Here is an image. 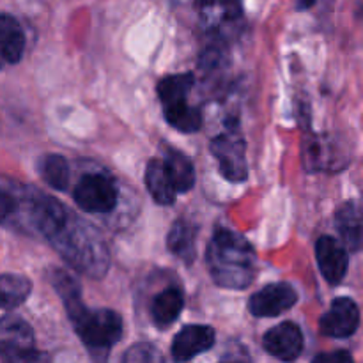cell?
<instances>
[{
	"instance_id": "obj_1",
	"label": "cell",
	"mask_w": 363,
	"mask_h": 363,
	"mask_svg": "<svg viewBox=\"0 0 363 363\" xmlns=\"http://www.w3.org/2000/svg\"><path fill=\"white\" fill-rule=\"evenodd\" d=\"M57 294L62 300L74 332L82 342L92 351H106L119 342L123 335V319L108 308L89 311L82 301V289L69 275H60L53 282Z\"/></svg>"
},
{
	"instance_id": "obj_2",
	"label": "cell",
	"mask_w": 363,
	"mask_h": 363,
	"mask_svg": "<svg viewBox=\"0 0 363 363\" xmlns=\"http://www.w3.org/2000/svg\"><path fill=\"white\" fill-rule=\"evenodd\" d=\"M50 243H53L71 268L91 279H101L108 272V247L99 230L71 213L64 225L50 238Z\"/></svg>"
},
{
	"instance_id": "obj_3",
	"label": "cell",
	"mask_w": 363,
	"mask_h": 363,
	"mask_svg": "<svg viewBox=\"0 0 363 363\" xmlns=\"http://www.w3.org/2000/svg\"><path fill=\"white\" fill-rule=\"evenodd\" d=\"M211 279L223 289H245L255 277V254L247 240L234 230L218 229L206 250Z\"/></svg>"
},
{
	"instance_id": "obj_4",
	"label": "cell",
	"mask_w": 363,
	"mask_h": 363,
	"mask_svg": "<svg viewBox=\"0 0 363 363\" xmlns=\"http://www.w3.org/2000/svg\"><path fill=\"white\" fill-rule=\"evenodd\" d=\"M194 74L181 73L165 77L158 84V96L163 105V116L167 123L183 133H194L201 128L202 116L195 106L188 103L194 89Z\"/></svg>"
},
{
	"instance_id": "obj_5",
	"label": "cell",
	"mask_w": 363,
	"mask_h": 363,
	"mask_svg": "<svg viewBox=\"0 0 363 363\" xmlns=\"http://www.w3.org/2000/svg\"><path fill=\"white\" fill-rule=\"evenodd\" d=\"M0 358L4 363H50L48 354L35 350L30 325L18 315L0 319Z\"/></svg>"
},
{
	"instance_id": "obj_6",
	"label": "cell",
	"mask_w": 363,
	"mask_h": 363,
	"mask_svg": "<svg viewBox=\"0 0 363 363\" xmlns=\"http://www.w3.org/2000/svg\"><path fill=\"white\" fill-rule=\"evenodd\" d=\"M211 152L220 165V172L233 183H241L248 177L247 144L243 135L234 126H227L223 133L211 140Z\"/></svg>"
},
{
	"instance_id": "obj_7",
	"label": "cell",
	"mask_w": 363,
	"mask_h": 363,
	"mask_svg": "<svg viewBox=\"0 0 363 363\" xmlns=\"http://www.w3.org/2000/svg\"><path fill=\"white\" fill-rule=\"evenodd\" d=\"M74 202L87 213H108L119 201L117 186L101 174H87L74 186Z\"/></svg>"
},
{
	"instance_id": "obj_8",
	"label": "cell",
	"mask_w": 363,
	"mask_h": 363,
	"mask_svg": "<svg viewBox=\"0 0 363 363\" xmlns=\"http://www.w3.org/2000/svg\"><path fill=\"white\" fill-rule=\"evenodd\" d=\"M25 197H27L25 199V211H27L28 222L38 233L50 240L64 225L69 213L57 199L48 197L39 190H30V194Z\"/></svg>"
},
{
	"instance_id": "obj_9",
	"label": "cell",
	"mask_w": 363,
	"mask_h": 363,
	"mask_svg": "<svg viewBox=\"0 0 363 363\" xmlns=\"http://www.w3.org/2000/svg\"><path fill=\"white\" fill-rule=\"evenodd\" d=\"M360 326V308L351 298H337L332 301L328 312L319 319L323 335L333 339H347Z\"/></svg>"
},
{
	"instance_id": "obj_10",
	"label": "cell",
	"mask_w": 363,
	"mask_h": 363,
	"mask_svg": "<svg viewBox=\"0 0 363 363\" xmlns=\"http://www.w3.org/2000/svg\"><path fill=\"white\" fill-rule=\"evenodd\" d=\"M298 301L296 291L286 282L269 284L257 291L248 301V311L255 318H275L293 308Z\"/></svg>"
},
{
	"instance_id": "obj_11",
	"label": "cell",
	"mask_w": 363,
	"mask_h": 363,
	"mask_svg": "<svg viewBox=\"0 0 363 363\" xmlns=\"http://www.w3.org/2000/svg\"><path fill=\"white\" fill-rule=\"evenodd\" d=\"M262 346L266 353L273 358H279L280 362H294L303 351V333L300 326L294 323H282L275 326L266 335L262 337Z\"/></svg>"
},
{
	"instance_id": "obj_12",
	"label": "cell",
	"mask_w": 363,
	"mask_h": 363,
	"mask_svg": "<svg viewBox=\"0 0 363 363\" xmlns=\"http://www.w3.org/2000/svg\"><path fill=\"white\" fill-rule=\"evenodd\" d=\"M303 162L308 170H340L347 163V155L339 151L333 138L318 135L305 138Z\"/></svg>"
},
{
	"instance_id": "obj_13",
	"label": "cell",
	"mask_w": 363,
	"mask_h": 363,
	"mask_svg": "<svg viewBox=\"0 0 363 363\" xmlns=\"http://www.w3.org/2000/svg\"><path fill=\"white\" fill-rule=\"evenodd\" d=\"M315 259L326 282L337 286L347 272V252L339 240L332 236L319 238L315 243Z\"/></svg>"
},
{
	"instance_id": "obj_14",
	"label": "cell",
	"mask_w": 363,
	"mask_h": 363,
	"mask_svg": "<svg viewBox=\"0 0 363 363\" xmlns=\"http://www.w3.org/2000/svg\"><path fill=\"white\" fill-rule=\"evenodd\" d=\"M215 344V330L209 326L191 325L181 330L172 342V358L176 363H186L191 358L209 351Z\"/></svg>"
},
{
	"instance_id": "obj_15",
	"label": "cell",
	"mask_w": 363,
	"mask_h": 363,
	"mask_svg": "<svg viewBox=\"0 0 363 363\" xmlns=\"http://www.w3.org/2000/svg\"><path fill=\"white\" fill-rule=\"evenodd\" d=\"M25 50V34L16 18L0 14V69L20 62Z\"/></svg>"
},
{
	"instance_id": "obj_16",
	"label": "cell",
	"mask_w": 363,
	"mask_h": 363,
	"mask_svg": "<svg viewBox=\"0 0 363 363\" xmlns=\"http://www.w3.org/2000/svg\"><path fill=\"white\" fill-rule=\"evenodd\" d=\"M167 174L174 184V190L177 194H186L195 184V169L191 160L181 151L172 147L165 149V158H163Z\"/></svg>"
},
{
	"instance_id": "obj_17",
	"label": "cell",
	"mask_w": 363,
	"mask_h": 363,
	"mask_svg": "<svg viewBox=\"0 0 363 363\" xmlns=\"http://www.w3.org/2000/svg\"><path fill=\"white\" fill-rule=\"evenodd\" d=\"M337 229L342 236L344 247L351 252L362 248V213L357 202H346L335 215Z\"/></svg>"
},
{
	"instance_id": "obj_18",
	"label": "cell",
	"mask_w": 363,
	"mask_h": 363,
	"mask_svg": "<svg viewBox=\"0 0 363 363\" xmlns=\"http://www.w3.org/2000/svg\"><path fill=\"white\" fill-rule=\"evenodd\" d=\"M184 307V298L177 287L162 291L151 303V318L158 328H167L179 318Z\"/></svg>"
},
{
	"instance_id": "obj_19",
	"label": "cell",
	"mask_w": 363,
	"mask_h": 363,
	"mask_svg": "<svg viewBox=\"0 0 363 363\" xmlns=\"http://www.w3.org/2000/svg\"><path fill=\"white\" fill-rule=\"evenodd\" d=\"M145 186L149 194L158 204L170 206L176 201L177 191L174 190V184L167 174L163 160H151L145 169Z\"/></svg>"
},
{
	"instance_id": "obj_20",
	"label": "cell",
	"mask_w": 363,
	"mask_h": 363,
	"mask_svg": "<svg viewBox=\"0 0 363 363\" xmlns=\"http://www.w3.org/2000/svg\"><path fill=\"white\" fill-rule=\"evenodd\" d=\"M169 250L176 257L190 264L195 259V229L186 220H177L169 233Z\"/></svg>"
},
{
	"instance_id": "obj_21",
	"label": "cell",
	"mask_w": 363,
	"mask_h": 363,
	"mask_svg": "<svg viewBox=\"0 0 363 363\" xmlns=\"http://www.w3.org/2000/svg\"><path fill=\"white\" fill-rule=\"evenodd\" d=\"M32 291L30 280L21 275H2L0 277V308H16L23 303Z\"/></svg>"
},
{
	"instance_id": "obj_22",
	"label": "cell",
	"mask_w": 363,
	"mask_h": 363,
	"mask_svg": "<svg viewBox=\"0 0 363 363\" xmlns=\"http://www.w3.org/2000/svg\"><path fill=\"white\" fill-rule=\"evenodd\" d=\"M39 172L43 179L55 190L64 191L69 183V167H67L66 158L60 155H48L39 163Z\"/></svg>"
},
{
	"instance_id": "obj_23",
	"label": "cell",
	"mask_w": 363,
	"mask_h": 363,
	"mask_svg": "<svg viewBox=\"0 0 363 363\" xmlns=\"http://www.w3.org/2000/svg\"><path fill=\"white\" fill-rule=\"evenodd\" d=\"M201 11L208 20L216 18L223 23H234V21H240L241 16H243L241 0H209Z\"/></svg>"
},
{
	"instance_id": "obj_24",
	"label": "cell",
	"mask_w": 363,
	"mask_h": 363,
	"mask_svg": "<svg viewBox=\"0 0 363 363\" xmlns=\"http://www.w3.org/2000/svg\"><path fill=\"white\" fill-rule=\"evenodd\" d=\"M123 363H165V360L158 347L147 342H140L131 346L124 353Z\"/></svg>"
},
{
	"instance_id": "obj_25",
	"label": "cell",
	"mask_w": 363,
	"mask_h": 363,
	"mask_svg": "<svg viewBox=\"0 0 363 363\" xmlns=\"http://www.w3.org/2000/svg\"><path fill=\"white\" fill-rule=\"evenodd\" d=\"M18 209V201L9 191L0 190V223L6 222L11 215Z\"/></svg>"
},
{
	"instance_id": "obj_26",
	"label": "cell",
	"mask_w": 363,
	"mask_h": 363,
	"mask_svg": "<svg viewBox=\"0 0 363 363\" xmlns=\"http://www.w3.org/2000/svg\"><path fill=\"white\" fill-rule=\"evenodd\" d=\"M312 363H354L350 351H332V353H321L312 360Z\"/></svg>"
},
{
	"instance_id": "obj_27",
	"label": "cell",
	"mask_w": 363,
	"mask_h": 363,
	"mask_svg": "<svg viewBox=\"0 0 363 363\" xmlns=\"http://www.w3.org/2000/svg\"><path fill=\"white\" fill-rule=\"evenodd\" d=\"M294 4H296L298 9H311L315 4V0H294Z\"/></svg>"
},
{
	"instance_id": "obj_28",
	"label": "cell",
	"mask_w": 363,
	"mask_h": 363,
	"mask_svg": "<svg viewBox=\"0 0 363 363\" xmlns=\"http://www.w3.org/2000/svg\"><path fill=\"white\" fill-rule=\"evenodd\" d=\"M206 2H208V0H195V4H197V7H199V9H201V7L204 6Z\"/></svg>"
}]
</instances>
